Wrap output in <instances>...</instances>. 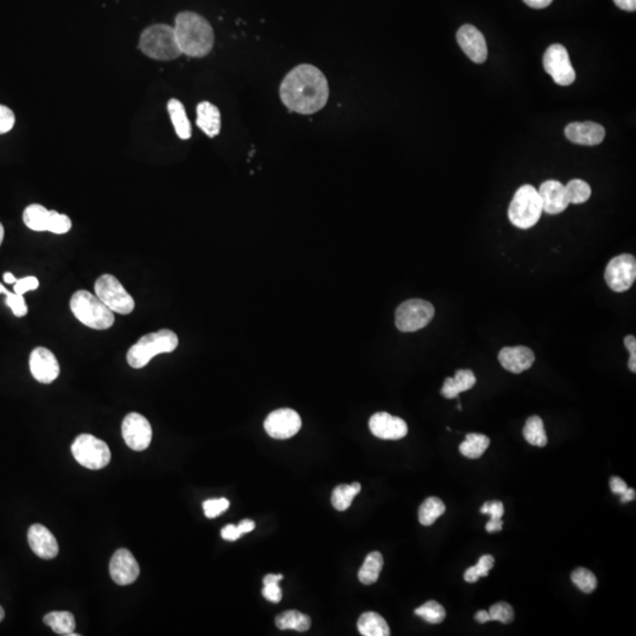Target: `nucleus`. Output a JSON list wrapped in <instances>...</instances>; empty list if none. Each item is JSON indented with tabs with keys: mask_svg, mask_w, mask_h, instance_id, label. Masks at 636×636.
<instances>
[{
	"mask_svg": "<svg viewBox=\"0 0 636 636\" xmlns=\"http://www.w3.org/2000/svg\"><path fill=\"white\" fill-rule=\"evenodd\" d=\"M279 96L290 111L313 115L327 104L329 85L322 71L313 65L302 64L285 76L279 88Z\"/></svg>",
	"mask_w": 636,
	"mask_h": 636,
	"instance_id": "nucleus-1",
	"label": "nucleus"
},
{
	"mask_svg": "<svg viewBox=\"0 0 636 636\" xmlns=\"http://www.w3.org/2000/svg\"><path fill=\"white\" fill-rule=\"evenodd\" d=\"M489 444H490L489 437L483 434L471 432L466 436L464 442L461 443L460 451L463 456L471 458V460H476L485 453V450L488 449Z\"/></svg>",
	"mask_w": 636,
	"mask_h": 636,
	"instance_id": "nucleus-30",
	"label": "nucleus"
},
{
	"mask_svg": "<svg viewBox=\"0 0 636 636\" xmlns=\"http://www.w3.org/2000/svg\"><path fill=\"white\" fill-rule=\"evenodd\" d=\"M276 626L281 630H292L306 632L311 626L309 616L299 611H287L276 618Z\"/></svg>",
	"mask_w": 636,
	"mask_h": 636,
	"instance_id": "nucleus-29",
	"label": "nucleus"
},
{
	"mask_svg": "<svg viewBox=\"0 0 636 636\" xmlns=\"http://www.w3.org/2000/svg\"><path fill=\"white\" fill-rule=\"evenodd\" d=\"M16 123V117L12 110L0 104V134H6L12 130Z\"/></svg>",
	"mask_w": 636,
	"mask_h": 636,
	"instance_id": "nucleus-41",
	"label": "nucleus"
},
{
	"mask_svg": "<svg viewBox=\"0 0 636 636\" xmlns=\"http://www.w3.org/2000/svg\"><path fill=\"white\" fill-rule=\"evenodd\" d=\"M489 615L492 621H499L502 623H510L514 620V609L506 602H499L490 607Z\"/></svg>",
	"mask_w": 636,
	"mask_h": 636,
	"instance_id": "nucleus-39",
	"label": "nucleus"
},
{
	"mask_svg": "<svg viewBox=\"0 0 636 636\" xmlns=\"http://www.w3.org/2000/svg\"><path fill=\"white\" fill-rule=\"evenodd\" d=\"M30 370L32 376L40 383H52L59 376V362L51 350L37 347L30 355Z\"/></svg>",
	"mask_w": 636,
	"mask_h": 636,
	"instance_id": "nucleus-15",
	"label": "nucleus"
},
{
	"mask_svg": "<svg viewBox=\"0 0 636 636\" xmlns=\"http://www.w3.org/2000/svg\"><path fill=\"white\" fill-rule=\"evenodd\" d=\"M494 563H495V560L492 557V555H483L480 557L478 560V565L474 567H470V568H468L466 570V573H464V580L469 582V584H474V582H478V579L482 577H487L488 575L489 572L492 569V567H494Z\"/></svg>",
	"mask_w": 636,
	"mask_h": 636,
	"instance_id": "nucleus-37",
	"label": "nucleus"
},
{
	"mask_svg": "<svg viewBox=\"0 0 636 636\" xmlns=\"http://www.w3.org/2000/svg\"><path fill=\"white\" fill-rule=\"evenodd\" d=\"M263 584L264 588L262 594L264 598L267 599V601L274 602V603L281 601L283 595H282V589L278 586L277 581H265Z\"/></svg>",
	"mask_w": 636,
	"mask_h": 636,
	"instance_id": "nucleus-42",
	"label": "nucleus"
},
{
	"mask_svg": "<svg viewBox=\"0 0 636 636\" xmlns=\"http://www.w3.org/2000/svg\"><path fill=\"white\" fill-rule=\"evenodd\" d=\"M221 538L226 541H236L242 536V533L239 531L238 527L235 524H226L221 531Z\"/></svg>",
	"mask_w": 636,
	"mask_h": 636,
	"instance_id": "nucleus-46",
	"label": "nucleus"
},
{
	"mask_svg": "<svg viewBox=\"0 0 636 636\" xmlns=\"http://www.w3.org/2000/svg\"><path fill=\"white\" fill-rule=\"evenodd\" d=\"M255 526H256V524H255V522H253V521L248 520V519H245V520L241 521L237 527H238L239 531H241L243 535L248 534V533H250V531H253V529H255Z\"/></svg>",
	"mask_w": 636,
	"mask_h": 636,
	"instance_id": "nucleus-49",
	"label": "nucleus"
},
{
	"mask_svg": "<svg viewBox=\"0 0 636 636\" xmlns=\"http://www.w3.org/2000/svg\"><path fill=\"white\" fill-rule=\"evenodd\" d=\"M4 618H5V612H4V608L0 606V623L3 621Z\"/></svg>",
	"mask_w": 636,
	"mask_h": 636,
	"instance_id": "nucleus-56",
	"label": "nucleus"
},
{
	"mask_svg": "<svg viewBox=\"0 0 636 636\" xmlns=\"http://www.w3.org/2000/svg\"><path fill=\"white\" fill-rule=\"evenodd\" d=\"M4 281L8 283V284H14L16 282H17V278L14 277L13 274H11V272H6V274H4L3 276Z\"/></svg>",
	"mask_w": 636,
	"mask_h": 636,
	"instance_id": "nucleus-54",
	"label": "nucleus"
},
{
	"mask_svg": "<svg viewBox=\"0 0 636 636\" xmlns=\"http://www.w3.org/2000/svg\"><path fill=\"white\" fill-rule=\"evenodd\" d=\"M524 1L533 8H545L553 3V0H524Z\"/></svg>",
	"mask_w": 636,
	"mask_h": 636,
	"instance_id": "nucleus-50",
	"label": "nucleus"
},
{
	"mask_svg": "<svg viewBox=\"0 0 636 636\" xmlns=\"http://www.w3.org/2000/svg\"><path fill=\"white\" fill-rule=\"evenodd\" d=\"M175 33L183 54L195 58L208 56L214 44L212 26L201 14L185 11L177 14Z\"/></svg>",
	"mask_w": 636,
	"mask_h": 636,
	"instance_id": "nucleus-2",
	"label": "nucleus"
},
{
	"mask_svg": "<svg viewBox=\"0 0 636 636\" xmlns=\"http://www.w3.org/2000/svg\"><path fill=\"white\" fill-rule=\"evenodd\" d=\"M180 340L173 330H162L144 335L136 345L131 347L127 354V361L134 369H141L148 366L155 356L169 354L176 350Z\"/></svg>",
	"mask_w": 636,
	"mask_h": 636,
	"instance_id": "nucleus-3",
	"label": "nucleus"
},
{
	"mask_svg": "<svg viewBox=\"0 0 636 636\" xmlns=\"http://www.w3.org/2000/svg\"><path fill=\"white\" fill-rule=\"evenodd\" d=\"M70 308L81 323L95 330H108L115 324L113 311L86 290L74 292L70 299Z\"/></svg>",
	"mask_w": 636,
	"mask_h": 636,
	"instance_id": "nucleus-4",
	"label": "nucleus"
},
{
	"mask_svg": "<svg viewBox=\"0 0 636 636\" xmlns=\"http://www.w3.org/2000/svg\"><path fill=\"white\" fill-rule=\"evenodd\" d=\"M122 435L129 448L134 451H143L151 443V424L141 414L130 412L122 423Z\"/></svg>",
	"mask_w": 636,
	"mask_h": 636,
	"instance_id": "nucleus-13",
	"label": "nucleus"
},
{
	"mask_svg": "<svg viewBox=\"0 0 636 636\" xmlns=\"http://www.w3.org/2000/svg\"><path fill=\"white\" fill-rule=\"evenodd\" d=\"M139 49L145 56L156 60L177 59L180 54L175 28L170 25L155 24L145 28L139 39Z\"/></svg>",
	"mask_w": 636,
	"mask_h": 636,
	"instance_id": "nucleus-5",
	"label": "nucleus"
},
{
	"mask_svg": "<svg viewBox=\"0 0 636 636\" xmlns=\"http://www.w3.org/2000/svg\"><path fill=\"white\" fill-rule=\"evenodd\" d=\"M28 545L32 552L40 559H54L59 552V545L52 533L42 524H33L28 529Z\"/></svg>",
	"mask_w": 636,
	"mask_h": 636,
	"instance_id": "nucleus-19",
	"label": "nucleus"
},
{
	"mask_svg": "<svg viewBox=\"0 0 636 636\" xmlns=\"http://www.w3.org/2000/svg\"><path fill=\"white\" fill-rule=\"evenodd\" d=\"M444 513H446V506L442 502V499H439V497H428L420 507V524L425 527L432 526Z\"/></svg>",
	"mask_w": 636,
	"mask_h": 636,
	"instance_id": "nucleus-33",
	"label": "nucleus"
},
{
	"mask_svg": "<svg viewBox=\"0 0 636 636\" xmlns=\"http://www.w3.org/2000/svg\"><path fill=\"white\" fill-rule=\"evenodd\" d=\"M482 514L490 515V520H501L504 514V507L503 503L499 501H489L482 506Z\"/></svg>",
	"mask_w": 636,
	"mask_h": 636,
	"instance_id": "nucleus-44",
	"label": "nucleus"
},
{
	"mask_svg": "<svg viewBox=\"0 0 636 636\" xmlns=\"http://www.w3.org/2000/svg\"><path fill=\"white\" fill-rule=\"evenodd\" d=\"M475 620L480 623H487L489 621H492L490 620V615H489L488 612H485V611H480V612L476 613V615H475Z\"/></svg>",
	"mask_w": 636,
	"mask_h": 636,
	"instance_id": "nucleus-53",
	"label": "nucleus"
},
{
	"mask_svg": "<svg viewBox=\"0 0 636 636\" xmlns=\"http://www.w3.org/2000/svg\"><path fill=\"white\" fill-rule=\"evenodd\" d=\"M503 521L501 520H489L488 524H485V529L488 533H495V531H502Z\"/></svg>",
	"mask_w": 636,
	"mask_h": 636,
	"instance_id": "nucleus-51",
	"label": "nucleus"
},
{
	"mask_svg": "<svg viewBox=\"0 0 636 636\" xmlns=\"http://www.w3.org/2000/svg\"><path fill=\"white\" fill-rule=\"evenodd\" d=\"M499 362L510 373L521 374L531 369L535 362V354L531 349L524 345L504 347L499 352Z\"/></svg>",
	"mask_w": 636,
	"mask_h": 636,
	"instance_id": "nucleus-21",
	"label": "nucleus"
},
{
	"mask_svg": "<svg viewBox=\"0 0 636 636\" xmlns=\"http://www.w3.org/2000/svg\"><path fill=\"white\" fill-rule=\"evenodd\" d=\"M139 573L141 570L138 562L130 550L118 549L113 554L110 562V575L117 584L127 586L134 584L139 577Z\"/></svg>",
	"mask_w": 636,
	"mask_h": 636,
	"instance_id": "nucleus-16",
	"label": "nucleus"
},
{
	"mask_svg": "<svg viewBox=\"0 0 636 636\" xmlns=\"http://www.w3.org/2000/svg\"><path fill=\"white\" fill-rule=\"evenodd\" d=\"M23 221L33 231H49L56 235H64L72 228V221L67 214L47 210L40 204L28 205L23 212Z\"/></svg>",
	"mask_w": 636,
	"mask_h": 636,
	"instance_id": "nucleus-10",
	"label": "nucleus"
},
{
	"mask_svg": "<svg viewBox=\"0 0 636 636\" xmlns=\"http://www.w3.org/2000/svg\"><path fill=\"white\" fill-rule=\"evenodd\" d=\"M74 457L83 467L99 470L105 468L111 460L109 446L102 439L90 434H81L71 446Z\"/></svg>",
	"mask_w": 636,
	"mask_h": 636,
	"instance_id": "nucleus-8",
	"label": "nucleus"
},
{
	"mask_svg": "<svg viewBox=\"0 0 636 636\" xmlns=\"http://www.w3.org/2000/svg\"><path fill=\"white\" fill-rule=\"evenodd\" d=\"M383 568V556L380 552L370 553L366 556L362 567L359 572V580L361 584L369 586L378 580L381 572Z\"/></svg>",
	"mask_w": 636,
	"mask_h": 636,
	"instance_id": "nucleus-28",
	"label": "nucleus"
},
{
	"mask_svg": "<svg viewBox=\"0 0 636 636\" xmlns=\"http://www.w3.org/2000/svg\"><path fill=\"white\" fill-rule=\"evenodd\" d=\"M567 198L568 202L572 204H582L591 198V189L589 184L586 183L584 180H573L567 184L566 187Z\"/></svg>",
	"mask_w": 636,
	"mask_h": 636,
	"instance_id": "nucleus-34",
	"label": "nucleus"
},
{
	"mask_svg": "<svg viewBox=\"0 0 636 636\" xmlns=\"http://www.w3.org/2000/svg\"><path fill=\"white\" fill-rule=\"evenodd\" d=\"M435 316V308L424 299L405 301L395 313V324L402 333H414L427 327Z\"/></svg>",
	"mask_w": 636,
	"mask_h": 636,
	"instance_id": "nucleus-9",
	"label": "nucleus"
},
{
	"mask_svg": "<svg viewBox=\"0 0 636 636\" xmlns=\"http://www.w3.org/2000/svg\"><path fill=\"white\" fill-rule=\"evenodd\" d=\"M614 3L621 10L628 11V12H634L636 10V0H614Z\"/></svg>",
	"mask_w": 636,
	"mask_h": 636,
	"instance_id": "nucleus-48",
	"label": "nucleus"
},
{
	"mask_svg": "<svg viewBox=\"0 0 636 636\" xmlns=\"http://www.w3.org/2000/svg\"><path fill=\"white\" fill-rule=\"evenodd\" d=\"M197 125L209 137H216L221 131V113L210 102H202L197 106Z\"/></svg>",
	"mask_w": 636,
	"mask_h": 636,
	"instance_id": "nucleus-24",
	"label": "nucleus"
},
{
	"mask_svg": "<svg viewBox=\"0 0 636 636\" xmlns=\"http://www.w3.org/2000/svg\"><path fill=\"white\" fill-rule=\"evenodd\" d=\"M565 134L570 141L575 144L594 145L601 144L606 137V131L600 124L593 122H584V123H572L565 129Z\"/></svg>",
	"mask_w": 636,
	"mask_h": 636,
	"instance_id": "nucleus-22",
	"label": "nucleus"
},
{
	"mask_svg": "<svg viewBox=\"0 0 636 636\" xmlns=\"http://www.w3.org/2000/svg\"><path fill=\"white\" fill-rule=\"evenodd\" d=\"M457 42L463 52L474 63H485L488 57V47L485 37L473 25H463L457 31Z\"/></svg>",
	"mask_w": 636,
	"mask_h": 636,
	"instance_id": "nucleus-18",
	"label": "nucleus"
},
{
	"mask_svg": "<svg viewBox=\"0 0 636 636\" xmlns=\"http://www.w3.org/2000/svg\"><path fill=\"white\" fill-rule=\"evenodd\" d=\"M475 383H476V377L471 370H457L455 376L446 378L441 394L443 398H449V400L457 398L461 393L470 391Z\"/></svg>",
	"mask_w": 636,
	"mask_h": 636,
	"instance_id": "nucleus-23",
	"label": "nucleus"
},
{
	"mask_svg": "<svg viewBox=\"0 0 636 636\" xmlns=\"http://www.w3.org/2000/svg\"><path fill=\"white\" fill-rule=\"evenodd\" d=\"M415 615L422 618L428 623L437 625L446 619V609L443 608L439 602L428 601L415 609Z\"/></svg>",
	"mask_w": 636,
	"mask_h": 636,
	"instance_id": "nucleus-35",
	"label": "nucleus"
},
{
	"mask_svg": "<svg viewBox=\"0 0 636 636\" xmlns=\"http://www.w3.org/2000/svg\"><path fill=\"white\" fill-rule=\"evenodd\" d=\"M543 67L545 72L552 76L556 84L561 86L573 84L577 78L575 70L570 63L568 51L561 44L549 46L543 56Z\"/></svg>",
	"mask_w": 636,
	"mask_h": 636,
	"instance_id": "nucleus-12",
	"label": "nucleus"
},
{
	"mask_svg": "<svg viewBox=\"0 0 636 636\" xmlns=\"http://www.w3.org/2000/svg\"><path fill=\"white\" fill-rule=\"evenodd\" d=\"M38 287V278L33 277V276H28V277L17 279V282L14 283L13 290L18 295L24 296L26 292L31 291V290H35Z\"/></svg>",
	"mask_w": 636,
	"mask_h": 636,
	"instance_id": "nucleus-43",
	"label": "nucleus"
},
{
	"mask_svg": "<svg viewBox=\"0 0 636 636\" xmlns=\"http://www.w3.org/2000/svg\"><path fill=\"white\" fill-rule=\"evenodd\" d=\"M541 198L543 212L548 214H559L565 212L569 202L567 198L566 187L557 180H547L538 189Z\"/></svg>",
	"mask_w": 636,
	"mask_h": 636,
	"instance_id": "nucleus-20",
	"label": "nucleus"
},
{
	"mask_svg": "<svg viewBox=\"0 0 636 636\" xmlns=\"http://www.w3.org/2000/svg\"><path fill=\"white\" fill-rule=\"evenodd\" d=\"M636 492L633 488H627L626 492L621 494V502L627 503L630 502V501H633L635 499Z\"/></svg>",
	"mask_w": 636,
	"mask_h": 636,
	"instance_id": "nucleus-52",
	"label": "nucleus"
},
{
	"mask_svg": "<svg viewBox=\"0 0 636 636\" xmlns=\"http://www.w3.org/2000/svg\"><path fill=\"white\" fill-rule=\"evenodd\" d=\"M96 296L113 313L129 315L136 306L132 296L124 288L118 278L105 274L96 281Z\"/></svg>",
	"mask_w": 636,
	"mask_h": 636,
	"instance_id": "nucleus-7",
	"label": "nucleus"
},
{
	"mask_svg": "<svg viewBox=\"0 0 636 636\" xmlns=\"http://www.w3.org/2000/svg\"><path fill=\"white\" fill-rule=\"evenodd\" d=\"M524 436L531 446H545L548 443V437L545 434V424L541 417L531 416L527 420L524 428Z\"/></svg>",
	"mask_w": 636,
	"mask_h": 636,
	"instance_id": "nucleus-32",
	"label": "nucleus"
},
{
	"mask_svg": "<svg viewBox=\"0 0 636 636\" xmlns=\"http://www.w3.org/2000/svg\"><path fill=\"white\" fill-rule=\"evenodd\" d=\"M168 111L177 136L180 139H189L191 137V124L183 104L178 99H170L168 103Z\"/></svg>",
	"mask_w": 636,
	"mask_h": 636,
	"instance_id": "nucleus-26",
	"label": "nucleus"
},
{
	"mask_svg": "<svg viewBox=\"0 0 636 636\" xmlns=\"http://www.w3.org/2000/svg\"><path fill=\"white\" fill-rule=\"evenodd\" d=\"M543 209L538 191L533 185L526 184L514 195L508 209V218L516 228L527 230L538 224Z\"/></svg>",
	"mask_w": 636,
	"mask_h": 636,
	"instance_id": "nucleus-6",
	"label": "nucleus"
},
{
	"mask_svg": "<svg viewBox=\"0 0 636 636\" xmlns=\"http://www.w3.org/2000/svg\"><path fill=\"white\" fill-rule=\"evenodd\" d=\"M0 294L6 296L5 302H6V306L12 310L14 316L24 317L28 315V309L26 302H25L24 296L18 295L14 291H8L1 283H0Z\"/></svg>",
	"mask_w": 636,
	"mask_h": 636,
	"instance_id": "nucleus-38",
	"label": "nucleus"
},
{
	"mask_svg": "<svg viewBox=\"0 0 636 636\" xmlns=\"http://www.w3.org/2000/svg\"><path fill=\"white\" fill-rule=\"evenodd\" d=\"M230 507L229 499L221 497V499H212L205 501L203 503V509H204L205 516L208 519H214L219 516L221 514L225 513Z\"/></svg>",
	"mask_w": 636,
	"mask_h": 636,
	"instance_id": "nucleus-40",
	"label": "nucleus"
},
{
	"mask_svg": "<svg viewBox=\"0 0 636 636\" xmlns=\"http://www.w3.org/2000/svg\"><path fill=\"white\" fill-rule=\"evenodd\" d=\"M627 488H628L627 483L623 481V478H618V476L611 478V489H612V492L614 494L621 495V494L626 492Z\"/></svg>",
	"mask_w": 636,
	"mask_h": 636,
	"instance_id": "nucleus-47",
	"label": "nucleus"
},
{
	"mask_svg": "<svg viewBox=\"0 0 636 636\" xmlns=\"http://www.w3.org/2000/svg\"><path fill=\"white\" fill-rule=\"evenodd\" d=\"M44 623L49 626L54 633L64 636L78 635L74 634L76 620L70 612H51L46 614Z\"/></svg>",
	"mask_w": 636,
	"mask_h": 636,
	"instance_id": "nucleus-27",
	"label": "nucleus"
},
{
	"mask_svg": "<svg viewBox=\"0 0 636 636\" xmlns=\"http://www.w3.org/2000/svg\"><path fill=\"white\" fill-rule=\"evenodd\" d=\"M370 432L381 439L398 441L408 434V425L405 420L388 412H376L370 417Z\"/></svg>",
	"mask_w": 636,
	"mask_h": 636,
	"instance_id": "nucleus-17",
	"label": "nucleus"
},
{
	"mask_svg": "<svg viewBox=\"0 0 636 636\" xmlns=\"http://www.w3.org/2000/svg\"><path fill=\"white\" fill-rule=\"evenodd\" d=\"M359 633L364 636H389L391 628L387 621L375 612L363 613L357 621Z\"/></svg>",
	"mask_w": 636,
	"mask_h": 636,
	"instance_id": "nucleus-25",
	"label": "nucleus"
},
{
	"mask_svg": "<svg viewBox=\"0 0 636 636\" xmlns=\"http://www.w3.org/2000/svg\"><path fill=\"white\" fill-rule=\"evenodd\" d=\"M572 581L581 591L591 594L598 587V580L591 570L586 568H577L572 573Z\"/></svg>",
	"mask_w": 636,
	"mask_h": 636,
	"instance_id": "nucleus-36",
	"label": "nucleus"
},
{
	"mask_svg": "<svg viewBox=\"0 0 636 636\" xmlns=\"http://www.w3.org/2000/svg\"><path fill=\"white\" fill-rule=\"evenodd\" d=\"M361 485L359 482H354L352 485H337L331 495V503L335 509L345 511L352 506V501L361 492Z\"/></svg>",
	"mask_w": 636,
	"mask_h": 636,
	"instance_id": "nucleus-31",
	"label": "nucleus"
},
{
	"mask_svg": "<svg viewBox=\"0 0 636 636\" xmlns=\"http://www.w3.org/2000/svg\"><path fill=\"white\" fill-rule=\"evenodd\" d=\"M4 236H5V230H4L3 224L0 223V245H1V243H3Z\"/></svg>",
	"mask_w": 636,
	"mask_h": 636,
	"instance_id": "nucleus-55",
	"label": "nucleus"
},
{
	"mask_svg": "<svg viewBox=\"0 0 636 636\" xmlns=\"http://www.w3.org/2000/svg\"><path fill=\"white\" fill-rule=\"evenodd\" d=\"M625 345H626V348L630 350V363H628V368H630V371L632 373H636V340L635 336L633 335H628L625 338Z\"/></svg>",
	"mask_w": 636,
	"mask_h": 636,
	"instance_id": "nucleus-45",
	"label": "nucleus"
},
{
	"mask_svg": "<svg viewBox=\"0 0 636 636\" xmlns=\"http://www.w3.org/2000/svg\"><path fill=\"white\" fill-rule=\"evenodd\" d=\"M302 428V420L299 412L292 409H277L270 412L264 421L267 435L274 439H288L295 436Z\"/></svg>",
	"mask_w": 636,
	"mask_h": 636,
	"instance_id": "nucleus-14",
	"label": "nucleus"
},
{
	"mask_svg": "<svg viewBox=\"0 0 636 636\" xmlns=\"http://www.w3.org/2000/svg\"><path fill=\"white\" fill-rule=\"evenodd\" d=\"M636 278V260L630 253H623L611 260L606 267V283L613 291L625 292L633 287Z\"/></svg>",
	"mask_w": 636,
	"mask_h": 636,
	"instance_id": "nucleus-11",
	"label": "nucleus"
}]
</instances>
